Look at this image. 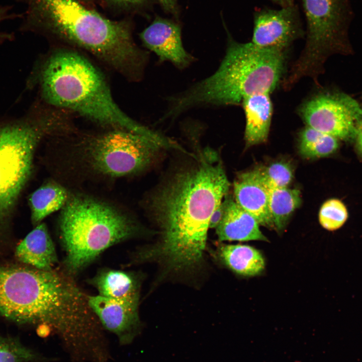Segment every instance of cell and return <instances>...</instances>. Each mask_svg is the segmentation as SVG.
<instances>
[{"instance_id":"cell-11","label":"cell","mask_w":362,"mask_h":362,"mask_svg":"<svg viewBox=\"0 0 362 362\" xmlns=\"http://www.w3.org/2000/svg\"><path fill=\"white\" fill-rule=\"evenodd\" d=\"M253 28L249 42L253 45L285 51L305 34L299 8L295 4L279 9H256Z\"/></svg>"},{"instance_id":"cell-25","label":"cell","mask_w":362,"mask_h":362,"mask_svg":"<svg viewBox=\"0 0 362 362\" xmlns=\"http://www.w3.org/2000/svg\"><path fill=\"white\" fill-rule=\"evenodd\" d=\"M37 355L17 339L0 334V362H32Z\"/></svg>"},{"instance_id":"cell-28","label":"cell","mask_w":362,"mask_h":362,"mask_svg":"<svg viewBox=\"0 0 362 362\" xmlns=\"http://www.w3.org/2000/svg\"><path fill=\"white\" fill-rule=\"evenodd\" d=\"M120 6L127 8H141L149 4L150 0H111Z\"/></svg>"},{"instance_id":"cell-21","label":"cell","mask_w":362,"mask_h":362,"mask_svg":"<svg viewBox=\"0 0 362 362\" xmlns=\"http://www.w3.org/2000/svg\"><path fill=\"white\" fill-rule=\"evenodd\" d=\"M301 204V193L298 189L287 187L270 190L269 210L275 229L281 233Z\"/></svg>"},{"instance_id":"cell-17","label":"cell","mask_w":362,"mask_h":362,"mask_svg":"<svg viewBox=\"0 0 362 362\" xmlns=\"http://www.w3.org/2000/svg\"><path fill=\"white\" fill-rule=\"evenodd\" d=\"M245 118L244 139L247 147L265 142L268 138L273 114L270 93L248 96L242 101Z\"/></svg>"},{"instance_id":"cell-4","label":"cell","mask_w":362,"mask_h":362,"mask_svg":"<svg viewBox=\"0 0 362 362\" xmlns=\"http://www.w3.org/2000/svg\"><path fill=\"white\" fill-rule=\"evenodd\" d=\"M227 34L225 55L216 70L165 97L166 119L173 121L194 109L241 105L248 96L270 94L282 81L286 51L239 42L227 30Z\"/></svg>"},{"instance_id":"cell-8","label":"cell","mask_w":362,"mask_h":362,"mask_svg":"<svg viewBox=\"0 0 362 362\" xmlns=\"http://www.w3.org/2000/svg\"><path fill=\"white\" fill-rule=\"evenodd\" d=\"M67 145L68 165L87 178L113 179L137 173L157 157L162 145L144 135L122 129L76 128L58 136Z\"/></svg>"},{"instance_id":"cell-7","label":"cell","mask_w":362,"mask_h":362,"mask_svg":"<svg viewBox=\"0 0 362 362\" xmlns=\"http://www.w3.org/2000/svg\"><path fill=\"white\" fill-rule=\"evenodd\" d=\"M73 305L70 284L60 270L0 263V316L55 329L69 318Z\"/></svg>"},{"instance_id":"cell-12","label":"cell","mask_w":362,"mask_h":362,"mask_svg":"<svg viewBox=\"0 0 362 362\" xmlns=\"http://www.w3.org/2000/svg\"><path fill=\"white\" fill-rule=\"evenodd\" d=\"M139 37L143 46L157 56L160 63L169 62L176 69L184 70L197 60L185 48L181 27L173 21L157 16L139 34Z\"/></svg>"},{"instance_id":"cell-16","label":"cell","mask_w":362,"mask_h":362,"mask_svg":"<svg viewBox=\"0 0 362 362\" xmlns=\"http://www.w3.org/2000/svg\"><path fill=\"white\" fill-rule=\"evenodd\" d=\"M16 247L15 255L22 264L49 270L58 262L54 243L44 222L34 226Z\"/></svg>"},{"instance_id":"cell-15","label":"cell","mask_w":362,"mask_h":362,"mask_svg":"<svg viewBox=\"0 0 362 362\" xmlns=\"http://www.w3.org/2000/svg\"><path fill=\"white\" fill-rule=\"evenodd\" d=\"M222 202L223 216L216 228L220 241H268L256 219L239 206L234 199L227 195Z\"/></svg>"},{"instance_id":"cell-23","label":"cell","mask_w":362,"mask_h":362,"mask_svg":"<svg viewBox=\"0 0 362 362\" xmlns=\"http://www.w3.org/2000/svg\"><path fill=\"white\" fill-rule=\"evenodd\" d=\"M348 213L344 204L336 199L326 201L319 213L321 225L325 229L333 231L340 228L346 222Z\"/></svg>"},{"instance_id":"cell-30","label":"cell","mask_w":362,"mask_h":362,"mask_svg":"<svg viewBox=\"0 0 362 362\" xmlns=\"http://www.w3.org/2000/svg\"><path fill=\"white\" fill-rule=\"evenodd\" d=\"M356 146L359 152L362 155V121L357 129L355 138Z\"/></svg>"},{"instance_id":"cell-27","label":"cell","mask_w":362,"mask_h":362,"mask_svg":"<svg viewBox=\"0 0 362 362\" xmlns=\"http://www.w3.org/2000/svg\"><path fill=\"white\" fill-rule=\"evenodd\" d=\"M163 10L167 13L177 17L178 7L177 0H157Z\"/></svg>"},{"instance_id":"cell-29","label":"cell","mask_w":362,"mask_h":362,"mask_svg":"<svg viewBox=\"0 0 362 362\" xmlns=\"http://www.w3.org/2000/svg\"><path fill=\"white\" fill-rule=\"evenodd\" d=\"M224 214V205L223 202L214 211L212 215L210 222L209 228H216L221 221Z\"/></svg>"},{"instance_id":"cell-2","label":"cell","mask_w":362,"mask_h":362,"mask_svg":"<svg viewBox=\"0 0 362 362\" xmlns=\"http://www.w3.org/2000/svg\"><path fill=\"white\" fill-rule=\"evenodd\" d=\"M21 1L27 6L24 28L92 56L129 81L143 79L149 52L135 43L127 22L108 19L76 0Z\"/></svg>"},{"instance_id":"cell-19","label":"cell","mask_w":362,"mask_h":362,"mask_svg":"<svg viewBox=\"0 0 362 362\" xmlns=\"http://www.w3.org/2000/svg\"><path fill=\"white\" fill-rule=\"evenodd\" d=\"M70 193L63 185L53 180L45 182L32 193L28 203L33 225H37L51 214L61 210Z\"/></svg>"},{"instance_id":"cell-1","label":"cell","mask_w":362,"mask_h":362,"mask_svg":"<svg viewBox=\"0 0 362 362\" xmlns=\"http://www.w3.org/2000/svg\"><path fill=\"white\" fill-rule=\"evenodd\" d=\"M229 187L218 153L205 149L195 164L176 173L154 197L152 209L162 240L146 254L161 257L177 269L199 263L211 217Z\"/></svg>"},{"instance_id":"cell-22","label":"cell","mask_w":362,"mask_h":362,"mask_svg":"<svg viewBox=\"0 0 362 362\" xmlns=\"http://www.w3.org/2000/svg\"><path fill=\"white\" fill-rule=\"evenodd\" d=\"M338 140L306 125L299 135V152L307 158L325 157L336 151L339 146Z\"/></svg>"},{"instance_id":"cell-14","label":"cell","mask_w":362,"mask_h":362,"mask_svg":"<svg viewBox=\"0 0 362 362\" xmlns=\"http://www.w3.org/2000/svg\"><path fill=\"white\" fill-rule=\"evenodd\" d=\"M233 189L234 200L239 206L252 215L259 225L275 229L269 210L270 190L260 168L239 174Z\"/></svg>"},{"instance_id":"cell-18","label":"cell","mask_w":362,"mask_h":362,"mask_svg":"<svg viewBox=\"0 0 362 362\" xmlns=\"http://www.w3.org/2000/svg\"><path fill=\"white\" fill-rule=\"evenodd\" d=\"M90 283L102 296L138 306L139 286L132 274L117 269H103Z\"/></svg>"},{"instance_id":"cell-10","label":"cell","mask_w":362,"mask_h":362,"mask_svg":"<svg viewBox=\"0 0 362 362\" xmlns=\"http://www.w3.org/2000/svg\"><path fill=\"white\" fill-rule=\"evenodd\" d=\"M297 112L306 126L344 141L355 138L362 121L361 106L342 92L315 94L302 102Z\"/></svg>"},{"instance_id":"cell-13","label":"cell","mask_w":362,"mask_h":362,"mask_svg":"<svg viewBox=\"0 0 362 362\" xmlns=\"http://www.w3.org/2000/svg\"><path fill=\"white\" fill-rule=\"evenodd\" d=\"M88 302L101 325L116 334L121 343L133 340L139 327L138 306L99 295H88Z\"/></svg>"},{"instance_id":"cell-31","label":"cell","mask_w":362,"mask_h":362,"mask_svg":"<svg viewBox=\"0 0 362 362\" xmlns=\"http://www.w3.org/2000/svg\"><path fill=\"white\" fill-rule=\"evenodd\" d=\"M280 7H286L294 4V0H270Z\"/></svg>"},{"instance_id":"cell-20","label":"cell","mask_w":362,"mask_h":362,"mask_svg":"<svg viewBox=\"0 0 362 362\" xmlns=\"http://www.w3.org/2000/svg\"><path fill=\"white\" fill-rule=\"evenodd\" d=\"M217 253L226 266L240 276H257L265 267L264 259L260 251L248 245L221 244Z\"/></svg>"},{"instance_id":"cell-6","label":"cell","mask_w":362,"mask_h":362,"mask_svg":"<svg viewBox=\"0 0 362 362\" xmlns=\"http://www.w3.org/2000/svg\"><path fill=\"white\" fill-rule=\"evenodd\" d=\"M58 228L65 252L63 268L76 275L111 246L133 237L137 226L112 202L71 193L60 210Z\"/></svg>"},{"instance_id":"cell-26","label":"cell","mask_w":362,"mask_h":362,"mask_svg":"<svg viewBox=\"0 0 362 362\" xmlns=\"http://www.w3.org/2000/svg\"><path fill=\"white\" fill-rule=\"evenodd\" d=\"M20 17V15L11 12V8L9 7L0 8V24L5 21L11 20ZM12 35L0 31V41L9 40Z\"/></svg>"},{"instance_id":"cell-9","label":"cell","mask_w":362,"mask_h":362,"mask_svg":"<svg viewBox=\"0 0 362 362\" xmlns=\"http://www.w3.org/2000/svg\"><path fill=\"white\" fill-rule=\"evenodd\" d=\"M306 24V42L285 77L293 87L309 77L317 80L327 58L351 52L348 29L352 18L349 0H301Z\"/></svg>"},{"instance_id":"cell-5","label":"cell","mask_w":362,"mask_h":362,"mask_svg":"<svg viewBox=\"0 0 362 362\" xmlns=\"http://www.w3.org/2000/svg\"><path fill=\"white\" fill-rule=\"evenodd\" d=\"M68 118L62 110L37 103L26 116L0 122V255L14 245L16 207L33 170L41 141L64 132Z\"/></svg>"},{"instance_id":"cell-24","label":"cell","mask_w":362,"mask_h":362,"mask_svg":"<svg viewBox=\"0 0 362 362\" xmlns=\"http://www.w3.org/2000/svg\"><path fill=\"white\" fill-rule=\"evenodd\" d=\"M260 170L269 190L288 187L293 178V167L286 161L274 162Z\"/></svg>"},{"instance_id":"cell-3","label":"cell","mask_w":362,"mask_h":362,"mask_svg":"<svg viewBox=\"0 0 362 362\" xmlns=\"http://www.w3.org/2000/svg\"><path fill=\"white\" fill-rule=\"evenodd\" d=\"M28 84L37 88L41 102L82 117L100 128L156 136V131L119 107L104 73L81 51L62 45L53 47L37 62Z\"/></svg>"}]
</instances>
